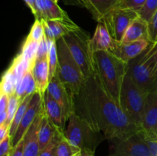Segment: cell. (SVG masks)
I'll return each mask as SVG.
<instances>
[{
	"label": "cell",
	"instance_id": "1",
	"mask_svg": "<svg viewBox=\"0 0 157 156\" xmlns=\"http://www.w3.org/2000/svg\"><path fill=\"white\" fill-rule=\"evenodd\" d=\"M74 102L75 113L110 143L140 131L109 94L94 70L74 96Z\"/></svg>",
	"mask_w": 157,
	"mask_h": 156
},
{
	"label": "cell",
	"instance_id": "2",
	"mask_svg": "<svg viewBox=\"0 0 157 156\" xmlns=\"http://www.w3.org/2000/svg\"><path fill=\"white\" fill-rule=\"evenodd\" d=\"M93 60L94 70L109 94L120 105L121 88L127 73L128 63L109 51L94 52Z\"/></svg>",
	"mask_w": 157,
	"mask_h": 156
},
{
	"label": "cell",
	"instance_id": "3",
	"mask_svg": "<svg viewBox=\"0 0 157 156\" xmlns=\"http://www.w3.org/2000/svg\"><path fill=\"white\" fill-rule=\"evenodd\" d=\"M157 64V41L128 63L127 73L147 93L157 89V77L153 72Z\"/></svg>",
	"mask_w": 157,
	"mask_h": 156
},
{
	"label": "cell",
	"instance_id": "4",
	"mask_svg": "<svg viewBox=\"0 0 157 156\" xmlns=\"http://www.w3.org/2000/svg\"><path fill=\"white\" fill-rule=\"evenodd\" d=\"M57 45L58 55L57 73L60 80L74 97L80 91L86 77L81 67L74 59L64 38L57 41Z\"/></svg>",
	"mask_w": 157,
	"mask_h": 156
},
{
	"label": "cell",
	"instance_id": "5",
	"mask_svg": "<svg viewBox=\"0 0 157 156\" xmlns=\"http://www.w3.org/2000/svg\"><path fill=\"white\" fill-rule=\"evenodd\" d=\"M148 93L127 73L121 88L120 106L140 128L144 119Z\"/></svg>",
	"mask_w": 157,
	"mask_h": 156
},
{
	"label": "cell",
	"instance_id": "6",
	"mask_svg": "<svg viewBox=\"0 0 157 156\" xmlns=\"http://www.w3.org/2000/svg\"><path fill=\"white\" fill-rule=\"evenodd\" d=\"M64 136L81 151L89 150L94 153L98 145L106 139L102 133L95 131L76 113H73L67 119Z\"/></svg>",
	"mask_w": 157,
	"mask_h": 156
},
{
	"label": "cell",
	"instance_id": "7",
	"mask_svg": "<svg viewBox=\"0 0 157 156\" xmlns=\"http://www.w3.org/2000/svg\"><path fill=\"white\" fill-rule=\"evenodd\" d=\"M84 76L87 79L94 72V53L90 46V38L87 32L78 28L63 37Z\"/></svg>",
	"mask_w": 157,
	"mask_h": 156
},
{
	"label": "cell",
	"instance_id": "8",
	"mask_svg": "<svg viewBox=\"0 0 157 156\" xmlns=\"http://www.w3.org/2000/svg\"><path fill=\"white\" fill-rule=\"evenodd\" d=\"M137 17H139V14L136 11L115 8L103 18L102 21L105 23L113 38L117 41H121L126 31Z\"/></svg>",
	"mask_w": 157,
	"mask_h": 156
},
{
	"label": "cell",
	"instance_id": "9",
	"mask_svg": "<svg viewBox=\"0 0 157 156\" xmlns=\"http://www.w3.org/2000/svg\"><path fill=\"white\" fill-rule=\"evenodd\" d=\"M111 144V151L107 156H152L147 141L140 131Z\"/></svg>",
	"mask_w": 157,
	"mask_h": 156
},
{
	"label": "cell",
	"instance_id": "10",
	"mask_svg": "<svg viewBox=\"0 0 157 156\" xmlns=\"http://www.w3.org/2000/svg\"><path fill=\"white\" fill-rule=\"evenodd\" d=\"M140 132L147 141H157V89L147 95Z\"/></svg>",
	"mask_w": 157,
	"mask_h": 156
},
{
	"label": "cell",
	"instance_id": "11",
	"mask_svg": "<svg viewBox=\"0 0 157 156\" xmlns=\"http://www.w3.org/2000/svg\"><path fill=\"white\" fill-rule=\"evenodd\" d=\"M43 109V96L38 93H35L32 96L28 106L27 110L23 116L21 122L15 132L14 137L12 139V147H15L25 136L31 125L35 122L37 116L39 115Z\"/></svg>",
	"mask_w": 157,
	"mask_h": 156
},
{
	"label": "cell",
	"instance_id": "12",
	"mask_svg": "<svg viewBox=\"0 0 157 156\" xmlns=\"http://www.w3.org/2000/svg\"><path fill=\"white\" fill-rule=\"evenodd\" d=\"M47 91L62 107L67 119H68L73 113H75L74 97L60 80L57 73L51 80Z\"/></svg>",
	"mask_w": 157,
	"mask_h": 156
},
{
	"label": "cell",
	"instance_id": "13",
	"mask_svg": "<svg viewBox=\"0 0 157 156\" xmlns=\"http://www.w3.org/2000/svg\"><path fill=\"white\" fill-rule=\"evenodd\" d=\"M119 41L110 35L105 23L103 21L98 22L93 37L90 38V46L93 53L96 51L113 52Z\"/></svg>",
	"mask_w": 157,
	"mask_h": 156
},
{
	"label": "cell",
	"instance_id": "14",
	"mask_svg": "<svg viewBox=\"0 0 157 156\" xmlns=\"http://www.w3.org/2000/svg\"><path fill=\"white\" fill-rule=\"evenodd\" d=\"M46 38L57 41L79 28L71 19H41Z\"/></svg>",
	"mask_w": 157,
	"mask_h": 156
},
{
	"label": "cell",
	"instance_id": "15",
	"mask_svg": "<svg viewBox=\"0 0 157 156\" xmlns=\"http://www.w3.org/2000/svg\"><path fill=\"white\" fill-rule=\"evenodd\" d=\"M153 42L141 40L129 43H123L119 41L112 54L126 63H129L131 60L144 53Z\"/></svg>",
	"mask_w": 157,
	"mask_h": 156
},
{
	"label": "cell",
	"instance_id": "16",
	"mask_svg": "<svg viewBox=\"0 0 157 156\" xmlns=\"http://www.w3.org/2000/svg\"><path fill=\"white\" fill-rule=\"evenodd\" d=\"M48 57L36 58L32 68V76L36 86V92L41 96H44L50 83Z\"/></svg>",
	"mask_w": 157,
	"mask_h": 156
},
{
	"label": "cell",
	"instance_id": "17",
	"mask_svg": "<svg viewBox=\"0 0 157 156\" xmlns=\"http://www.w3.org/2000/svg\"><path fill=\"white\" fill-rule=\"evenodd\" d=\"M43 105L44 111L48 119L56 125L58 128L64 131L66 118L64 112L60 104L52 97L48 91L45 92L43 96Z\"/></svg>",
	"mask_w": 157,
	"mask_h": 156
},
{
	"label": "cell",
	"instance_id": "18",
	"mask_svg": "<svg viewBox=\"0 0 157 156\" xmlns=\"http://www.w3.org/2000/svg\"><path fill=\"white\" fill-rule=\"evenodd\" d=\"M42 112L43 109L23 138V156H39L40 146L38 142V128Z\"/></svg>",
	"mask_w": 157,
	"mask_h": 156
},
{
	"label": "cell",
	"instance_id": "19",
	"mask_svg": "<svg viewBox=\"0 0 157 156\" xmlns=\"http://www.w3.org/2000/svg\"><path fill=\"white\" fill-rule=\"evenodd\" d=\"M141 40H147L153 42L150 38L148 22L139 15L126 31L121 42L129 43Z\"/></svg>",
	"mask_w": 157,
	"mask_h": 156
},
{
	"label": "cell",
	"instance_id": "20",
	"mask_svg": "<svg viewBox=\"0 0 157 156\" xmlns=\"http://www.w3.org/2000/svg\"><path fill=\"white\" fill-rule=\"evenodd\" d=\"M121 0H87L85 8L98 22L113 9L117 7Z\"/></svg>",
	"mask_w": 157,
	"mask_h": 156
},
{
	"label": "cell",
	"instance_id": "21",
	"mask_svg": "<svg viewBox=\"0 0 157 156\" xmlns=\"http://www.w3.org/2000/svg\"><path fill=\"white\" fill-rule=\"evenodd\" d=\"M61 128H58L46 116L44 111V105H43V112L40 121L39 128H38V142H39L40 151L44 149L50 143L51 141L53 139L56 133Z\"/></svg>",
	"mask_w": 157,
	"mask_h": 156
},
{
	"label": "cell",
	"instance_id": "22",
	"mask_svg": "<svg viewBox=\"0 0 157 156\" xmlns=\"http://www.w3.org/2000/svg\"><path fill=\"white\" fill-rule=\"evenodd\" d=\"M35 93H36V86H35V80L32 76V70H28L18 83L15 94L18 96L20 102H21L28 96H30Z\"/></svg>",
	"mask_w": 157,
	"mask_h": 156
},
{
	"label": "cell",
	"instance_id": "23",
	"mask_svg": "<svg viewBox=\"0 0 157 156\" xmlns=\"http://www.w3.org/2000/svg\"><path fill=\"white\" fill-rule=\"evenodd\" d=\"M18 80L13 68L9 66L2 77L0 84V93H5L9 96H12L16 92Z\"/></svg>",
	"mask_w": 157,
	"mask_h": 156
},
{
	"label": "cell",
	"instance_id": "24",
	"mask_svg": "<svg viewBox=\"0 0 157 156\" xmlns=\"http://www.w3.org/2000/svg\"><path fill=\"white\" fill-rule=\"evenodd\" d=\"M39 42L38 41H32L26 38L21 47L20 54L22 56L25 61H27L32 66H33L37 58Z\"/></svg>",
	"mask_w": 157,
	"mask_h": 156
},
{
	"label": "cell",
	"instance_id": "25",
	"mask_svg": "<svg viewBox=\"0 0 157 156\" xmlns=\"http://www.w3.org/2000/svg\"><path fill=\"white\" fill-rule=\"evenodd\" d=\"M34 94H35V93H34ZM34 94L28 96L27 97L25 98V99L20 102L16 113H15V117H14L13 120H12V124H11L10 125V128H9V135H10L11 136V139H12V138L14 137V136H15V132H16L20 123H21V119H22L23 116H24L26 110H27L29 102H30L31 99H32V96H33Z\"/></svg>",
	"mask_w": 157,
	"mask_h": 156
},
{
	"label": "cell",
	"instance_id": "26",
	"mask_svg": "<svg viewBox=\"0 0 157 156\" xmlns=\"http://www.w3.org/2000/svg\"><path fill=\"white\" fill-rule=\"evenodd\" d=\"M47 19H70L68 15L54 0H44ZM46 19V20H47Z\"/></svg>",
	"mask_w": 157,
	"mask_h": 156
},
{
	"label": "cell",
	"instance_id": "27",
	"mask_svg": "<svg viewBox=\"0 0 157 156\" xmlns=\"http://www.w3.org/2000/svg\"><path fill=\"white\" fill-rule=\"evenodd\" d=\"M81 152L80 148L72 145L64 136L58 143L55 156H80Z\"/></svg>",
	"mask_w": 157,
	"mask_h": 156
},
{
	"label": "cell",
	"instance_id": "28",
	"mask_svg": "<svg viewBox=\"0 0 157 156\" xmlns=\"http://www.w3.org/2000/svg\"><path fill=\"white\" fill-rule=\"evenodd\" d=\"M48 66H49V76H50V81L55 73H57L58 64V45L57 41H54L50 47L48 52Z\"/></svg>",
	"mask_w": 157,
	"mask_h": 156
},
{
	"label": "cell",
	"instance_id": "29",
	"mask_svg": "<svg viewBox=\"0 0 157 156\" xmlns=\"http://www.w3.org/2000/svg\"><path fill=\"white\" fill-rule=\"evenodd\" d=\"M64 136V131L60 129L58 130V132L53 138L50 143L41 151H40L39 156H55L56 155L57 147H58V143Z\"/></svg>",
	"mask_w": 157,
	"mask_h": 156
},
{
	"label": "cell",
	"instance_id": "30",
	"mask_svg": "<svg viewBox=\"0 0 157 156\" xmlns=\"http://www.w3.org/2000/svg\"><path fill=\"white\" fill-rule=\"evenodd\" d=\"M44 36H45V34H44V28L42 20L35 19V22L31 28L30 32L26 38L32 40V41L40 42Z\"/></svg>",
	"mask_w": 157,
	"mask_h": 156
},
{
	"label": "cell",
	"instance_id": "31",
	"mask_svg": "<svg viewBox=\"0 0 157 156\" xmlns=\"http://www.w3.org/2000/svg\"><path fill=\"white\" fill-rule=\"evenodd\" d=\"M157 10V0H147L142 9L138 12L140 17L149 22Z\"/></svg>",
	"mask_w": 157,
	"mask_h": 156
},
{
	"label": "cell",
	"instance_id": "32",
	"mask_svg": "<svg viewBox=\"0 0 157 156\" xmlns=\"http://www.w3.org/2000/svg\"><path fill=\"white\" fill-rule=\"evenodd\" d=\"M20 102H20L18 96H17L15 93L12 95V96H9V106H8V110H7L8 118L6 123L4 124L6 126L9 127V128H10V125L11 124H12V120H13L14 117H15V113H16L17 110H18Z\"/></svg>",
	"mask_w": 157,
	"mask_h": 156
},
{
	"label": "cell",
	"instance_id": "33",
	"mask_svg": "<svg viewBox=\"0 0 157 156\" xmlns=\"http://www.w3.org/2000/svg\"><path fill=\"white\" fill-rule=\"evenodd\" d=\"M147 0H121L117 8L129 9L139 12L145 4Z\"/></svg>",
	"mask_w": 157,
	"mask_h": 156
},
{
	"label": "cell",
	"instance_id": "34",
	"mask_svg": "<svg viewBox=\"0 0 157 156\" xmlns=\"http://www.w3.org/2000/svg\"><path fill=\"white\" fill-rule=\"evenodd\" d=\"M13 148L11 136H8L4 140L0 142V156H10Z\"/></svg>",
	"mask_w": 157,
	"mask_h": 156
},
{
	"label": "cell",
	"instance_id": "35",
	"mask_svg": "<svg viewBox=\"0 0 157 156\" xmlns=\"http://www.w3.org/2000/svg\"><path fill=\"white\" fill-rule=\"evenodd\" d=\"M148 26L150 38L152 41L154 42L157 39V10L148 22Z\"/></svg>",
	"mask_w": 157,
	"mask_h": 156
},
{
	"label": "cell",
	"instance_id": "36",
	"mask_svg": "<svg viewBox=\"0 0 157 156\" xmlns=\"http://www.w3.org/2000/svg\"><path fill=\"white\" fill-rule=\"evenodd\" d=\"M9 102V96L5 93H0V113L7 111Z\"/></svg>",
	"mask_w": 157,
	"mask_h": 156
},
{
	"label": "cell",
	"instance_id": "37",
	"mask_svg": "<svg viewBox=\"0 0 157 156\" xmlns=\"http://www.w3.org/2000/svg\"><path fill=\"white\" fill-rule=\"evenodd\" d=\"M23 146H24V139L14 147L12 156H23Z\"/></svg>",
	"mask_w": 157,
	"mask_h": 156
},
{
	"label": "cell",
	"instance_id": "38",
	"mask_svg": "<svg viewBox=\"0 0 157 156\" xmlns=\"http://www.w3.org/2000/svg\"><path fill=\"white\" fill-rule=\"evenodd\" d=\"M87 0H64V3L69 6H76L78 7L85 8Z\"/></svg>",
	"mask_w": 157,
	"mask_h": 156
},
{
	"label": "cell",
	"instance_id": "39",
	"mask_svg": "<svg viewBox=\"0 0 157 156\" xmlns=\"http://www.w3.org/2000/svg\"><path fill=\"white\" fill-rule=\"evenodd\" d=\"M25 4L27 5L28 7L30 9L33 15H35V18L37 17V9H36V3H35V0H24Z\"/></svg>",
	"mask_w": 157,
	"mask_h": 156
},
{
	"label": "cell",
	"instance_id": "40",
	"mask_svg": "<svg viewBox=\"0 0 157 156\" xmlns=\"http://www.w3.org/2000/svg\"><path fill=\"white\" fill-rule=\"evenodd\" d=\"M9 135V128L5 125H0V142L4 140Z\"/></svg>",
	"mask_w": 157,
	"mask_h": 156
},
{
	"label": "cell",
	"instance_id": "41",
	"mask_svg": "<svg viewBox=\"0 0 157 156\" xmlns=\"http://www.w3.org/2000/svg\"><path fill=\"white\" fill-rule=\"evenodd\" d=\"M80 156H95L94 152L89 150H82L81 152V155Z\"/></svg>",
	"mask_w": 157,
	"mask_h": 156
},
{
	"label": "cell",
	"instance_id": "42",
	"mask_svg": "<svg viewBox=\"0 0 157 156\" xmlns=\"http://www.w3.org/2000/svg\"><path fill=\"white\" fill-rule=\"evenodd\" d=\"M153 76H154V77H157V64H156V67H155V69H154V72H153Z\"/></svg>",
	"mask_w": 157,
	"mask_h": 156
},
{
	"label": "cell",
	"instance_id": "43",
	"mask_svg": "<svg viewBox=\"0 0 157 156\" xmlns=\"http://www.w3.org/2000/svg\"><path fill=\"white\" fill-rule=\"evenodd\" d=\"M54 1H55V2H57V3H58V1H59V0H54Z\"/></svg>",
	"mask_w": 157,
	"mask_h": 156
},
{
	"label": "cell",
	"instance_id": "44",
	"mask_svg": "<svg viewBox=\"0 0 157 156\" xmlns=\"http://www.w3.org/2000/svg\"><path fill=\"white\" fill-rule=\"evenodd\" d=\"M156 41H157V39H156Z\"/></svg>",
	"mask_w": 157,
	"mask_h": 156
},
{
	"label": "cell",
	"instance_id": "45",
	"mask_svg": "<svg viewBox=\"0 0 157 156\" xmlns=\"http://www.w3.org/2000/svg\"><path fill=\"white\" fill-rule=\"evenodd\" d=\"M80 155H81V154H80Z\"/></svg>",
	"mask_w": 157,
	"mask_h": 156
}]
</instances>
